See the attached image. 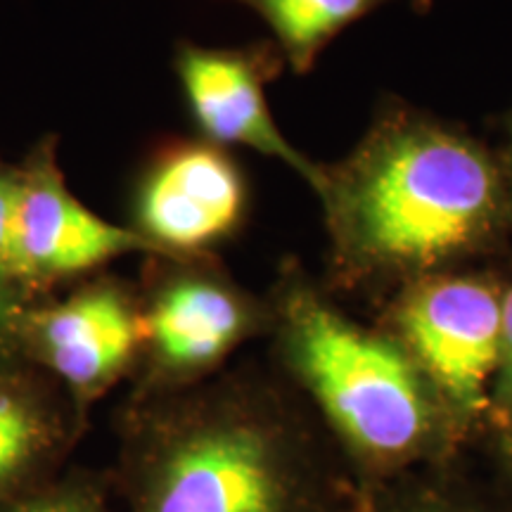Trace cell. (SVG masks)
I'll use <instances>...</instances> for the list:
<instances>
[{
  "label": "cell",
  "instance_id": "cell-1",
  "mask_svg": "<svg viewBox=\"0 0 512 512\" xmlns=\"http://www.w3.org/2000/svg\"><path fill=\"white\" fill-rule=\"evenodd\" d=\"M119 512H363L368 494L268 361L117 411Z\"/></svg>",
  "mask_w": 512,
  "mask_h": 512
},
{
  "label": "cell",
  "instance_id": "cell-2",
  "mask_svg": "<svg viewBox=\"0 0 512 512\" xmlns=\"http://www.w3.org/2000/svg\"><path fill=\"white\" fill-rule=\"evenodd\" d=\"M328 238L323 285L382 302L413 280L482 266L512 240V200L496 147L456 121L384 102L311 183Z\"/></svg>",
  "mask_w": 512,
  "mask_h": 512
},
{
  "label": "cell",
  "instance_id": "cell-3",
  "mask_svg": "<svg viewBox=\"0 0 512 512\" xmlns=\"http://www.w3.org/2000/svg\"><path fill=\"white\" fill-rule=\"evenodd\" d=\"M266 297L271 366L306 401L368 496L470 451L399 339L344 311L302 261L283 256Z\"/></svg>",
  "mask_w": 512,
  "mask_h": 512
},
{
  "label": "cell",
  "instance_id": "cell-4",
  "mask_svg": "<svg viewBox=\"0 0 512 512\" xmlns=\"http://www.w3.org/2000/svg\"><path fill=\"white\" fill-rule=\"evenodd\" d=\"M136 285L145 339L131 399L197 387L271 335L268 297L242 285L219 256L150 254Z\"/></svg>",
  "mask_w": 512,
  "mask_h": 512
},
{
  "label": "cell",
  "instance_id": "cell-5",
  "mask_svg": "<svg viewBox=\"0 0 512 512\" xmlns=\"http://www.w3.org/2000/svg\"><path fill=\"white\" fill-rule=\"evenodd\" d=\"M505 283L486 266L434 273L389 294L377 318L437 389L470 448L491 427Z\"/></svg>",
  "mask_w": 512,
  "mask_h": 512
},
{
  "label": "cell",
  "instance_id": "cell-6",
  "mask_svg": "<svg viewBox=\"0 0 512 512\" xmlns=\"http://www.w3.org/2000/svg\"><path fill=\"white\" fill-rule=\"evenodd\" d=\"M143 339L138 285L102 271L29 306L22 358L60 384L88 427L93 408L133 380Z\"/></svg>",
  "mask_w": 512,
  "mask_h": 512
},
{
  "label": "cell",
  "instance_id": "cell-7",
  "mask_svg": "<svg viewBox=\"0 0 512 512\" xmlns=\"http://www.w3.org/2000/svg\"><path fill=\"white\" fill-rule=\"evenodd\" d=\"M252 214V185L226 147L200 136L152 147L131 195V226L162 256H219Z\"/></svg>",
  "mask_w": 512,
  "mask_h": 512
},
{
  "label": "cell",
  "instance_id": "cell-8",
  "mask_svg": "<svg viewBox=\"0 0 512 512\" xmlns=\"http://www.w3.org/2000/svg\"><path fill=\"white\" fill-rule=\"evenodd\" d=\"M19 166L17 242L22 278L36 299L102 273L126 254H157L131 226L102 219L69 190L57 136L31 147Z\"/></svg>",
  "mask_w": 512,
  "mask_h": 512
},
{
  "label": "cell",
  "instance_id": "cell-9",
  "mask_svg": "<svg viewBox=\"0 0 512 512\" xmlns=\"http://www.w3.org/2000/svg\"><path fill=\"white\" fill-rule=\"evenodd\" d=\"M285 69L271 38L245 46L181 41L174 50V72L197 136L226 150L242 147L275 159L311 188L318 162L280 131L268 102V86Z\"/></svg>",
  "mask_w": 512,
  "mask_h": 512
},
{
  "label": "cell",
  "instance_id": "cell-10",
  "mask_svg": "<svg viewBox=\"0 0 512 512\" xmlns=\"http://www.w3.org/2000/svg\"><path fill=\"white\" fill-rule=\"evenodd\" d=\"M86 430L48 373L24 358L0 363V505L62 475Z\"/></svg>",
  "mask_w": 512,
  "mask_h": 512
},
{
  "label": "cell",
  "instance_id": "cell-11",
  "mask_svg": "<svg viewBox=\"0 0 512 512\" xmlns=\"http://www.w3.org/2000/svg\"><path fill=\"white\" fill-rule=\"evenodd\" d=\"M252 10L292 74H309L337 36L394 0H226Z\"/></svg>",
  "mask_w": 512,
  "mask_h": 512
},
{
  "label": "cell",
  "instance_id": "cell-12",
  "mask_svg": "<svg viewBox=\"0 0 512 512\" xmlns=\"http://www.w3.org/2000/svg\"><path fill=\"white\" fill-rule=\"evenodd\" d=\"M363 512H512L496 486L470 475L463 458L422 467L382 484Z\"/></svg>",
  "mask_w": 512,
  "mask_h": 512
},
{
  "label": "cell",
  "instance_id": "cell-13",
  "mask_svg": "<svg viewBox=\"0 0 512 512\" xmlns=\"http://www.w3.org/2000/svg\"><path fill=\"white\" fill-rule=\"evenodd\" d=\"M0 512H119L107 475L69 465L29 494L0 505Z\"/></svg>",
  "mask_w": 512,
  "mask_h": 512
},
{
  "label": "cell",
  "instance_id": "cell-14",
  "mask_svg": "<svg viewBox=\"0 0 512 512\" xmlns=\"http://www.w3.org/2000/svg\"><path fill=\"white\" fill-rule=\"evenodd\" d=\"M19 221V166L0 157V278L31 294L22 278L17 242ZM34 297V294H31ZM36 299V297H34Z\"/></svg>",
  "mask_w": 512,
  "mask_h": 512
},
{
  "label": "cell",
  "instance_id": "cell-15",
  "mask_svg": "<svg viewBox=\"0 0 512 512\" xmlns=\"http://www.w3.org/2000/svg\"><path fill=\"white\" fill-rule=\"evenodd\" d=\"M508 420H512V280L505 283L501 304V342H498V368L491 387L489 434Z\"/></svg>",
  "mask_w": 512,
  "mask_h": 512
},
{
  "label": "cell",
  "instance_id": "cell-16",
  "mask_svg": "<svg viewBox=\"0 0 512 512\" xmlns=\"http://www.w3.org/2000/svg\"><path fill=\"white\" fill-rule=\"evenodd\" d=\"M38 302L22 287L0 278V363L22 358V323L29 306Z\"/></svg>",
  "mask_w": 512,
  "mask_h": 512
},
{
  "label": "cell",
  "instance_id": "cell-17",
  "mask_svg": "<svg viewBox=\"0 0 512 512\" xmlns=\"http://www.w3.org/2000/svg\"><path fill=\"white\" fill-rule=\"evenodd\" d=\"M484 441L489 444V453L491 458H494L496 491L512 508V420H508L501 427H496Z\"/></svg>",
  "mask_w": 512,
  "mask_h": 512
},
{
  "label": "cell",
  "instance_id": "cell-18",
  "mask_svg": "<svg viewBox=\"0 0 512 512\" xmlns=\"http://www.w3.org/2000/svg\"><path fill=\"white\" fill-rule=\"evenodd\" d=\"M496 150H498V157H501L505 183H508V192H510V200H512V110L505 114L503 143H501V147H496Z\"/></svg>",
  "mask_w": 512,
  "mask_h": 512
},
{
  "label": "cell",
  "instance_id": "cell-19",
  "mask_svg": "<svg viewBox=\"0 0 512 512\" xmlns=\"http://www.w3.org/2000/svg\"><path fill=\"white\" fill-rule=\"evenodd\" d=\"M413 5H415V8H422V10H425L427 5H430V0H413Z\"/></svg>",
  "mask_w": 512,
  "mask_h": 512
}]
</instances>
